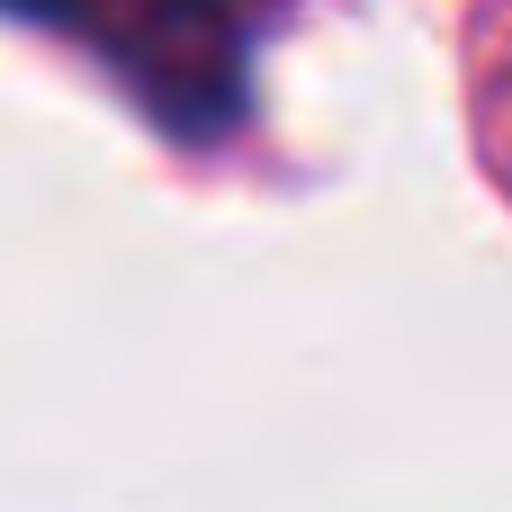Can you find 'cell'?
<instances>
[{
    "label": "cell",
    "mask_w": 512,
    "mask_h": 512,
    "mask_svg": "<svg viewBox=\"0 0 512 512\" xmlns=\"http://www.w3.org/2000/svg\"><path fill=\"white\" fill-rule=\"evenodd\" d=\"M36 18L90 27L117 63H135L162 90H216L225 81V27L216 0H18Z\"/></svg>",
    "instance_id": "obj_1"
}]
</instances>
